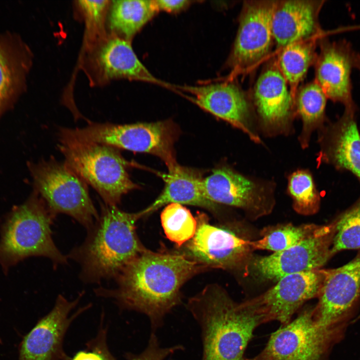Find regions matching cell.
<instances>
[{"label":"cell","instance_id":"cell-1","mask_svg":"<svg viewBox=\"0 0 360 360\" xmlns=\"http://www.w3.org/2000/svg\"><path fill=\"white\" fill-rule=\"evenodd\" d=\"M204 266L181 253L156 252L144 249L128 263L113 288H98V296L112 298L124 310L146 315L152 332L181 301L180 289Z\"/></svg>","mask_w":360,"mask_h":360},{"label":"cell","instance_id":"cell-2","mask_svg":"<svg viewBox=\"0 0 360 360\" xmlns=\"http://www.w3.org/2000/svg\"><path fill=\"white\" fill-rule=\"evenodd\" d=\"M186 308L200 328L202 360H244L254 331L266 323L252 306L236 302L216 284L190 298Z\"/></svg>","mask_w":360,"mask_h":360},{"label":"cell","instance_id":"cell-3","mask_svg":"<svg viewBox=\"0 0 360 360\" xmlns=\"http://www.w3.org/2000/svg\"><path fill=\"white\" fill-rule=\"evenodd\" d=\"M98 218L88 230L84 242L74 248L68 258L80 266V277L86 283L115 280L125 266L145 248L136 234L138 212L100 204Z\"/></svg>","mask_w":360,"mask_h":360},{"label":"cell","instance_id":"cell-4","mask_svg":"<svg viewBox=\"0 0 360 360\" xmlns=\"http://www.w3.org/2000/svg\"><path fill=\"white\" fill-rule=\"evenodd\" d=\"M58 148L64 162L98 194L104 204L118 206L122 196L139 188L130 177L127 161L118 149L78 140L58 131Z\"/></svg>","mask_w":360,"mask_h":360},{"label":"cell","instance_id":"cell-5","mask_svg":"<svg viewBox=\"0 0 360 360\" xmlns=\"http://www.w3.org/2000/svg\"><path fill=\"white\" fill-rule=\"evenodd\" d=\"M54 218L36 192L12 210L1 232L0 264L5 272L33 256L48 258L56 266L68 263V257L60 251L52 238Z\"/></svg>","mask_w":360,"mask_h":360},{"label":"cell","instance_id":"cell-6","mask_svg":"<svg viewBox=\"0 0 360 360\" xmlns=\"http://www.w3.org/2000/svg\"><path fill=\"white\" fill-rule=\"evenodd\" d=\"M62 130L79 140L152 154L162 160L168 170L178 164L174 146L178 131L171 120L124 124L90 122L82 128H63Z\"/></svg>","mask_w":360,"mask_h":360},{"label":"cell","instance_id":"cell-7","mask_svg":"<svg viewBox=\"0 0 360 360\" xmlns=\"http://www.w3.org/2000/svg\"><path fill=\"white\" fill-rule=\"evenodd\" d=\"M30 168L36 192L54 216L67 214L86 230L98 218L88 184L64 162L51 158Z\"/></svg>","mask_w":360,"mask_h":360},{"label":"cell","instance_id":"cell-8","mask_svg":"<svg viewBox=\"0 0 360 360\" xmlns=\"http://www.w3.org/2000/svg\"><path fill=\"white\" fill-rule=\"evenodd\" d=\"M314 306L302 308L296 317L272 333L264 349L244 360H322L336 329H327L316 321Z\"/></svg>","mask_w":360,"mask_h":360},{"label":"cell","instance_id":"cell-9","mask_svg":"<svg viewBox=\"0 0 360 360\" xmlns=\"http://www.w3.org/2000/svg\"><path fill=\"white\" fill-rule=\"evenodd\" d=\"M276 0H245L226 64L227 80L248 72L268 56L274 42L272 18Z\"/></svg>","mask_w":360,"mask_h":360},{"label":"cell","instance_id":"cell-10","mask_svg":"<svg viewBox=\"0 0 360 360\" xmlns=\"http://www.w3.org/2000/svg\"><path fill=\"white\" fill-rule=\"evenodd\" d=\"M84 46L83 68L92 84L124 78L174 88V86L148 71L134 52L130 42L106 32Z\"/></svg>","mask_w":360,"mask_h":360},{"label":"cell","instance_id":"cell-11","mask_svg":"<svg viewBox=\"0 0 360 360\" xmlns=\"http://www.w3.org/2000/svg\"><path fill=\"white\" fill-rule=\"evenodd\" d=\"M196 218V233L182 254L205 268L248 272L253 258L250 241L212 224L204 214L198 213Z\"/></svg>","mask_w":360,"mask_h":360},{"label":"cell","instance_id":"cell-12","mask_svg":"<svg viewBox=\"0 0 360 360\" xmlns=\"http://www.w3.org/2000/svg\"><path fill=\"white\" fill-rule=\"evenodd\" d=\"M336 226V220L322 225L314 235L294 246L252 258L250 268L260 278L276 282L286 275L320 269L332 256Z\"/></svg>","mask_w":360,"mask_h":360},{"label":"cell","instance_id":"cell-13","mask_svg":"<svg viewBox=\"0 0 360 360\" xmlns=\"http://www.w3.org/2000/svg\"><path fill=\"white\" fill-rule=\"evenodd\" d=\"M325 276V269L286 275L270 288L246 300L262 314L265 322L276 320L288 324L308 300L318 296Z\"/></svg>","mask_w":360,"mask_h":360},{"label":"cell","instance_id":"cell-14","mask_svg":"<svg viewBox=\"0 0 360 360\" xmlns=\"http://www.w3.org/2000/svg\"><path fill=\"white\" fill-rule=\"evenodd\" d=\"M83 294L80 292L72 301L61 294L57 297L52 310L24 337L19 346L18 360H71L64 352L63 342L72 322L90 308L88 305L70 316Z\"/></svg>","mask_w":360,"mask_h":360},{"label":"cell","instance_id":"cell-15","mask_svg":"<svg viewBox=\"0 0 360 360\" xmlns=\"http://www.w3.org/2000/svg\"><path fill=\"white\" fill-rule=\"evenodd\" d=\"M203 190L211 202L241 208L253 218L268 214L274 206L264 186L226 166L214 169L204 178Z\"/></svg>","mask_w":360,"mask_h":360},{"label":"cell","instance_id":"cell-16","mask_svg":"<svg viewBox=\"0 0 360 360\" xmlns=\"http://www.w3.org/2000/svg\"><path fill=\"white\" fill-rule=\"evenodd\" d=\"M320 51L315 65V79L327 98L344 110L356 112L351 80L358 52L348 40L331 42L325 36L318 41Z\"/></svg>","mask_w":360,"mask_h":360},{"label":"cell","instance_id":"cell-17","mask_svg":"<svg viewBox=\"0 0 360 360\" xmlns=\"http://www.w3.org/2000/svg\"><path fill=\"white\" fill-rule=\"evenodd\" d=\"M191 95L200 108L246 133L251 140H260L251 126V107L248 96L232 80L197 86H174Z\"/></svg>","mask_w":360,"mask_h":360},{"label":"cell","instance_id":"cell-18","mask_svg":"<svg viewBox=\"0 0 360 360\" xmlns=\"http://www.w3.org/2000/svg\"><path fill=\"white\" fill-rule=\"evenodd\" d=\"M360 296V252L348 264L325 269L324 280L314 306L313 315L321 326L336 329V325Z\"/></svg>","mask_w":360,"mask_h":360},{"label":"cell","instance_id":"cell-19","mask_svg":"<svg viewBox=\"0 0 360 360\" xmlns=\"http://www.w3.org/2000/svg\"><path fill=\"white\" fill-rule=\"evenodd\" d=\"M324 0H276L272 18L274 42L280 49L307 39L325 36L320 22Z\"/></svg>","mask_w":360,"mask_h":360},{"label":"cell","instance_id":"cell-20","mask_svg":"<svg viewBox=\"0 0 360 360\" xmlns=\"http://www.w3.org/2000/svg\"><path fill=\"white\" fill-rule=\"evenodd\" d=\"M32 62V51L20 36L0 34V117L24 92Z\"/></svg>","mask_w":360,"mask_h":360},{"label":"cell","instance_id":"cell-21","mask_svg":"<svg viewBox=\"0 0 360 360\" xmlns=\"http://www.w3.org/2000/svg\"><path fill=\"white\" fill-rule=\"evenodd\" d=\"M253 98L258 113L266 126L280 130L287 126L294 100L276 62L266 68L257 79Z\"/></svg>","mask_w":360,"mask_h":360},{"label":"cell","instance_id":"cell-22","mask_svg":"<svg viewBox=\"0 0 360 360\" xmlns=\"http://www.w3.org/2000/svg\"><path fill=\"white\" fill-rule=\"evenodd\" d=\"M355 114L344 110L338 120L326 128L321 158L337 168L350 171L360 180V135Z\"/></svg>","mask_w":360,"mask_h":360},{"label":"cell","instance_id":"cell-23","mask_svg":"<svg viewBox=\"0 0 360 360\" xmlns=\"http://www.w3.org/2000/svg\"><path fill=\"white\" fill-rule=\"evenodd\" d=\"M162 176L165 182L163 190L148 207L139 212L141 218L170 204L200 206L214 212L218 210V205L204 195L200 172L178 164Z\"/></svg>","mask_w":360,"mask_h":360},{"label":"cell","instance_id":"cell-24","mask_svg":"<svg viewBox=\"0 0 360 360\" xmlns=\"http://www.w3.org/2000/svg\"><path fill=\"white\" fill-rule=\"evenodd\" d=\"M158 12L154 0H111L106 19V32L131 42Z\"/></svg>","mask_w":360,"mask_h":360},{"label":"cell","instance_id":"cell-25","mask_svg":"<svg viewBox=\"0 0 360 360\" xmlns=\"http://www.w3.org/2000/svg\"><path fill=\"white\" fill-rule=\"evenodd\" d=\"M320 38L294 42L282 48L278 54L276 62L288 83L294 100L300 83L310 67L315 63L318 56L316 46Z\"/></svg>","mask_w":360,"mask_h":360},{"label":"cell","instance_id":"cell-26","mask_svg":"<svg viewBox=\"0 0 360 360\" xmlns=\"http://www.w3.org/2000/svg\"><path fill=\"white\" fill-rule=\"evenodd\" d=\"M327 97L314 80L298 90L294 105L303 124L300 142L306 148L312 132L323 124Z\"/></svg>","mask_w":360,"mask_h":360},{"label":"cell","instance_id":"cell-27","mask_svg":"<svg viewBox=\"0 0 360 360\" xmlns=\"http://www.w3.org/2000/svg\"><path fill=\"white\" fill-rule=\"evenodd\" d=\"M321 226L313 224L296 226L292 224L269 226L262 231L260 239L250 241V246L254 250H263L274 252H280L311 237Z\"/></svg>","mask_w":360,"mask_h":360},{"label":"cell","instance_id":"cell-28","mask_svg":"<svg viewBox=\"0 0 360 360\" xmlns=\"http://www.w3.org/2000/svg\"><path fill=\"white\" fill-rule=\"evenodd\" d=\"M162 224L167 238L181 247L194 236L197 222L188 209L182 204H170L160 214Z\"/></svg>","mask_w":360,"mask_h":360},{"label":"cell","instance_id":"cell-29","mask_svg":"<svg viewBox=\"0 0 360 360\" xmlns=\"http://www.w3.org/2000/svg\"><path fill=\"white\" fill-rule=\"evenodd\" d=\"M288 189L296 212L309 216L318 211L320 196L312 177L308 170H300L292 173L288 177Z\"/></svg>","mask_w":360,"mask_h":360},{"label":"cell","instance_id":"cell-30","mask_svg":"<svg viewBox=\"0 0 360 360\" xmlns=\"http://www.w3.org/2000/svg\"><path fill=\"white\" fill-rule=\"evenodd\" d=\"M354 249H360V200L336 220L330 254Z\"/></svg>","mask_w":360,"mask_h":360},{"label":"cell","instance_id":"cell-31","mask_svg":"<svg viewBox=\"0 0 360 360\" xmlns=\"http://www.w3.org/2000/svg\"><path fill=\"white\" fill-rule=\"evenodd\" d=\"M111 0H88L76 2L77 11L86 25L85 44L93 42L105 34L106 22Z\"/></svg>","mask_w":360,"mask_h":360},{"label":"cell","instance_id":"cell-32","mask_svg":"<svg viewBox=\"0 0 360 360\" xmlns=\"http://www.w3.org/2000/svg\"><path fill=\"white\" fill-rule=\"evenodd\" d=\"M71 360H116L106 344V328L101 324L96 336L86 344V348L76 352Z\"/></svg>","mask_w":360,"mask_h":360},{"label":"cell","instance_id":"cell-33","mask_svg":"<svg viewBox=\"0 0 360 360\" xmlns=\"http://www.w3.org/2000/svg\"><path fill=\"white\" fill-rule=\"evenodd\" d=\"M183 349L184 347L181 345L161 347L156 332L152 331L148 345L144 351L136 354L128 353L126 356L128 360H164L176 352Z\"/></svg>","mask_w":360,"mask_h":360},{"label":"cell","instance_id":"cell-34","mask_svg":"<svg viewBox=\"0 0 360 360\" xmlns=\"http://www.w3.org/2000/svg\"><path fill=\"white\" fill-rule=\"evenodd\" d=\"M188 0H154L158 10L176 14L188 8L192 3Z\"/></svg>","mask_w":360,"mask_h":360},{"label":"cell","instance_id":"cell-35","mask_svg":"<svg viewBox=\"0 0 360 360\" xmlns=\"http://www.w3.org/2000/svg\"><path fill=\"white\" fill-rule=\"evenodd\" d=\"M354 68L358 70L360 72V54L359 53H358L356 57Z\"/></svg>","mask_w":360,"mask_h":360},{"label":"cell","instance_id":"cell-36","mask_svg":"<svg viewBox=\"0 0 360 360\" xmlns=\"http://www.w3.org/2000/svg\"><path fill=\"white\" fill-rule=\"evenodd\" d=\"M0 344H2V340L0 338Z\"/></svg>","mask_w":360,"mask_h":360}]
</instances>
